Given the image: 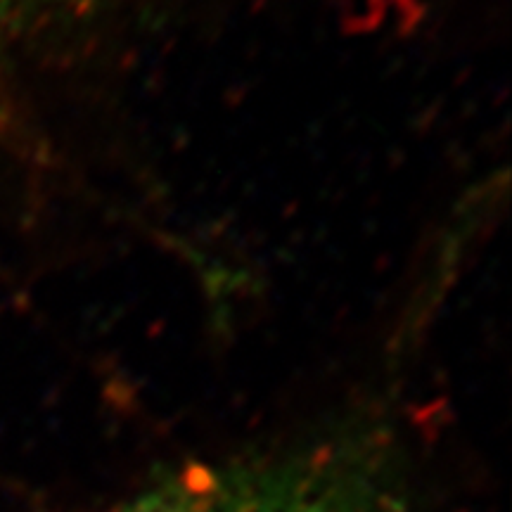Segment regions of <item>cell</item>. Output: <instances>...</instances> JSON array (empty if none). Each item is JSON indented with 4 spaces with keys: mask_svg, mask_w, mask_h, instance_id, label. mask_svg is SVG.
Segmentation results:
<instances>
[{
    "mask_svg": "<svg viewBox=\"0 0 512 512\" xmlns=\"http://www.w3.org/2000/svg\"><path fill=\"white\" fill-rule=\"evenodd\" d=\"M121 512H408L384 484L323 460L185 477Z\"/></svg>",
    "mask_w": 512,
    "mask_h": 512,
    "instance_id": "cell-1",
    "label": "cell"
},
{
    "mask_svg": "<svg viewBox=\"0 0 512 512\" xmlns=\"http://www.w3.org/2000/svg\"><path fill=\"white\" fill-rule=\"evenodd\" d=\"M43 3H53V0H0V15H5V12H19L24 8H34V5Z\"/></svg>",
    "mask_w": 512,
    "mask_h": 512,
    "instance_id": "cell-2",
    "label": "cell"
}]
</instances>
